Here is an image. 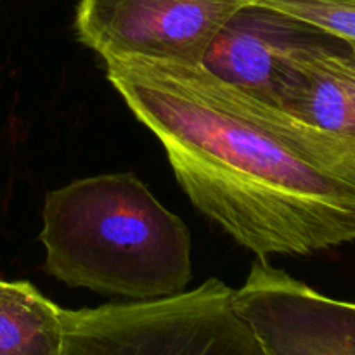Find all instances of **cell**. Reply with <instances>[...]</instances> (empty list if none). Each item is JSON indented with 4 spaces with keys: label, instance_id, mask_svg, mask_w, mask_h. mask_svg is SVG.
Segmentation results:
<instances>
[{
    "label": "cell",
    "instance_id": "6da1fadb",
    "mask_svg": "<svg viewBox=\"0 0 355 355\" xmlns=\"http://www.w3.org/2000/svg\"><path fill=\"white\" fill-rule=\"evenodd\" d=\"M104 62L184 193L239 245L266 260L354 241L355 139L312 127L203 64Z\"/></svg>",
    "mask_w": 355,
    "mask_h": 355
},
{
    "label": "cell",
    "instance_id": "7a4b0ae2",
    "mask_svg": "<svg viewBox=\"0 0 355 355\" xmlns=\"http://www.w3.org/2000/svg\"><path fill=\"white\" fill-rule=\"evenodd\" d=\"M42 217L45 270L68 286L144 302L193 279L189 229L134 173L51 191Z\"/></svg>",
    "mask_w": 355,
    "mask_h": 355
},
{
    "label": "cell",
    "instance_id": "3957f363",
    "mask_svg": "<svg viewBox=\"0 0 355 355\" xmlns=\"http://www.w3.org/2000/svg\"><path fill=\"white\" fill-rule=\"evenodd\" d=\"M232 297L208 279L156 300L62 309L61 355H266Z\"/></svg>",
    "mask_w": 355,
    "mask_h": 355
},
{
    "label": "cell",
    "instance_id": "277c9868",
    "mask_svg": "<svg viewBox=\"0 0 355 355\" xmlns=\"http://www.w3.org/2000/svg\"><path fill=\"white\" fill-rule=\"evenodd\" d=\"M252 0H80L78 40L101 58L201 64L224 24Z\"/></svg>",
    "mask_w": 355,
    "mask_h": 355
},
{
    "label": "cell",
    "instance_id": "5b68a950",
    "mask_svg": "<svg viewBox=\"0 0 355 355\" xmlns=\"http://www.w3.org/2000/svg\"><path fill=\"white\" fill-rule=\"evenodd\" d=\"M232 304L266 355H355V304L257 260Z\"/></svg>",
    "mask_w": 355,
    "mask_h": 355
},
{
    "label": "cell",
    "instance_id": "8992f818",
    "mask_svg": "<svg viewBox=\"0 0 355 355\" xmlns=\"http://www.w3.org/2000/svg\"><path fill=\"white\" fill-rule=\"evenodd\" d=\"M293 16L250 2L224 24L201 64L218 78L277 106L281 83L311 52L347 47Z\"/></svg>",
    "mask_w": 355,
    "mask_h": 355
},
{
    "label": "cell",
    "instance_id": "52a82bcc",
    "mask_svg": "<svg viewBox=\"0 0 355 355\" xmlns=\"http://www.w3.org/2000/svg\"><path fill=\"white\" fill-rule=\"evenodd\" d=\"M277 106L312 127L355 139V64L349 45L302 58L281 83Z\"/></svg>",
    "mask_w": 355,
    "mask_h": 355
},
{
    "label": "cell",
    "instance_id": "ba28073f",
    "mask_svg": "<svg viewBox=\"0 0 355 355\" xmlns=\"http://www.w3.org/2000/svg\"><path fill=\"white\" fill-rule=\"evenodd\" d=\"M62 309L28 281L0 279V355H61Z\"/></svg>",
    "mask_w": 355,
    "mask_h": 355
},
{
    "label": "cell",
    "instance_id": "9c48e42d",
    "mask_svg": "<svg viewBox=\"0 0 355 355\" xmlns=\"http://www.w3.org/2000/svg\"><path fill=\"white\" fill-rule=\"evenodd\" d=\"M355 44V0H253Z\"/></svg>",
    "mask_w": 355,
    "mask_h": 355
},
{
    "label": "cell",
    "instance_id": "30bf717a",
    "mask_svg": "<svg viewBox=\"0 0 355 355\" xmlns=\"http://www.w3.org/2000/svg\"><path fill=\"white\" fill-rule=\"evenodd\" d=\"M349 47H350V55H352V61L355 64V44H349Z\"/></svg>",
    "mask_w": 355,
    "mask_h": 355
}]
</instances>
